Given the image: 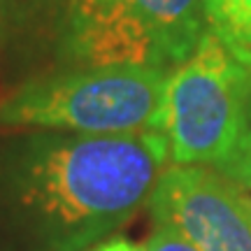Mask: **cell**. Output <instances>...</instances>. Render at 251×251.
<instances>
[{"label": "cell", "instance_id": "obj_1", "mask_svg": "<svg viewBox=\"0 0 251 251\" xmlns=\"http://www.w3.org/2000/svg\"><path fill=\"white\" fill-rule=\"evenodd\" d=\"M168 165L156 130L0 137V251L93 249L149 205Z\"/></svg>", "mask_w": 251, "mask_h": 251}, {"label": "cell", "instance_id": "obj_2", "mask_svg": "<svg viewBox=\"0 0 251 251\" xmlns=\"http://www.w3.org/2000/svg\"><path fill=\"white\" fill-rule=\"evenodd\" d=\"M0 30L40 37L58 68L172 72L193 56L209 24L205 0H0Z\"/></svg>", "mask_w": 251, "mask_h": 251}, {"label": "cell", "instance_id": "obj_3", "mask_svg": "<svg viewBox=\"0 0 251 251\" xmlns=\"http://www.w3.org/2000/svg\"><path fill=\"white\" fill-rule=\"evenodd\" d=\"M163 135L170 165H205L251 191V68L212 33L172 70Z\"/></svg>", "mask_w": 251, "mask_h": 251}, {"label": "cell", "instance_id": "obj_4", "mask_svg": "<svg viewBox=\"0 0 251 251\" xmlns=\"http://www.w3.org/2000/svg\"><path fill=\"white\" fill-rule=\"evenodd\" d=\"M170 75L142 65L40 72L0 100V126L86 135L163 133Z\"/></svg>", "mask_w": 251, "mask_h": 251}, {"label": "cell", "instance_id": "obj_5", "mask_svg": "<svg viewBox=\"0 0 251 251\" xmlns=\"http://www.w3.org/2000/svg\"><path fill=\"white\" fill-rule=\"evenodd\" d=\"M147 207L198 251H251L249 193L212 168L168 165Z\"/></svg>", "mask_w": 251, "mask_h": 251}, {"label": "cell", "instance_id": "obj_6", "mask_svg": "<svg viewBox=\"0 0 251 251\" xmlns=\"http://www.w3.org/2000/svg\"><path fill=\"white\" fill-rule=\"evenodd\" d=\"M209 33L251 68V0H205Z\"/></svg>", "mask_w": 251, "mask_h": 251}, {"label": "cell", "instance_id": "obj_7", "mask_svg": "<svg viewBox=\"0 0 251 251\" xmlns=\"http://www.w3.org/2000/svg\"><path fill=\"white\" fill-rule=\"evenodd\" d=\"M144 249L147 251H198L179 233H175L172 228H165V226H153V230L149 233L147 242H144Z\"/></svg>", "mask_w": 251, "mask_h": 251}, {"label": "cell", "instance_id": "obj_8", "mask_svg": "<svg viewBox=\"0 0 251 251\" xmlns=\"http://www.w3.org/2000/svg\"><path fill=\"white\" fill-rule=\"evenodd\" d=\"M89 251H147V249H144V244H135L130 240H126V237H109V240L96 244Z\"/></svg>", "mask_w": 251, "mask_h": 251}, {"label": "cell", "instance_id": "obj_9", "mask_svg": "<svg viewBox=\"0 0 251 251\" xmlns=\"http://www.w3.org/2000/svg\"><path fill=\"white\" fill-rule=\"evenodd\" d=\"M249 198H251V191H249Z\"/></svg>", "mask_w": 251, "mask_h": 251}]
</instances>
